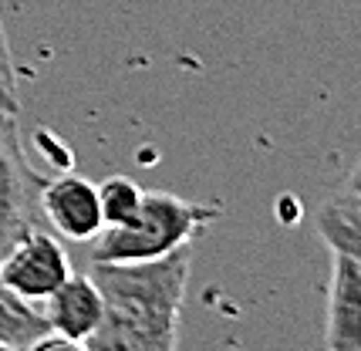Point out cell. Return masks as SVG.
<instances>
[{
	"instance_id": "6da1fadb",
	"label": "cell",
	"mask_w": 361,
	"mask_h": 351,
	"mask_svg": "<svg viewBox=\"0 0 361 351\" xmlns=\"http://www.w3.org/2000/svg\"><path fill=\"white\" fill-rule=\"evenodd\" d=\"M189 260L192 247L145 264H92L105 314L88 351H176Z\"/></svg>"
},
{
	"instance_id": "7a4b0ae2",
	"label": "cell",
	"mask_w": 361,
	"mask_h": 351,
	"mask_svg": "<svg viewBox=\"0 0 361 351\" xmlns=\"http://www.w3.org/2000/svg\"><path fill=\"white\" fill-rule=\"evenodd\" d=\"M220 216L216 203H192L176 192H145L132 220L105 226L92 240V264H145L192 247L196 233Z\"/></svg>"
},
{
	"instance_id": "3957f363",
	"label": "cell",
	"mask_w": 361,
	"mask_h": 351,
	"mask_svg": "<svg viewBox=\"0 0 361 351\" xmlns=\"http://www.w3.org/2000/svg\"><path fill=\"white\" fill-rule=\"evenodd\" d=\"M41 183L44 179L31 169L20 149L14 115L0 112V257L31 230L44 226L41 207H37Z\"/></svg>"
},
{
	"instance_id": "277c9868",
	"label": "cell",
	"mask_w": 361,
	"mask_h": 351,
	"mask_svg": "<svg viewBox=\"0 0 361 351\" xmlns=\"http://www.w3.org/2000/svg\"><path fill=\"white\" fill-rule=\"evenodd\" d=\"M71 277V260L58 233L47 226L31 230L0 257V284L24 304H41Z\"/></svg>"
},
{
	"instance_id": "5b68a950",
	"label": "cell",
	"mask_w": 361,
	"mask_h": 351,
	"mask_svg": "<svg viewBox=\"0 0 361 351\" xmlns=\"http://www.w3.org/2000/svg\"><path fill=\"white\" fill-rule=\"evenodd\" d=\"M37 207H41L44 226L61 240L88 243L105 230L102 203H98V183L78 173L44 179L41 192H37Z\"/></svg>"
},
{
	"instance_id": "8992f818",
	"label": "cell",
	"mask_w": 361,
	"mask_h": 351,
	"mask_svg": "<svg viewBox=\"0 0 361 351\" xmlns=\"http://www.w3.org/2000/svg\"><path fill=\"white\" fill-rule=\"evenodd\" d=\"M44 304V318L51 324V331L75 338V341H88L98 331L102 314H105V297H102L92 273H71Z\"/></svg>"
},
{
	"instance_id": "52a82bcc",
	"label": "cell",
	"mask_w": 361,
	"mask_h": 351,
	"mask_svg": "<svg viewBox=\"0 0 361 351\" xmlns=\"http://www.w3.org/2000/svg\"><path fill=\"white\" fill-rule=\"evenodd\" d=\"M324 345L328 351L361 348V267L338 254H334V273H331Z\"/></svg>"
},
{
	"instance_id": "ba28073f",
	"label": "cell",
	"mask_w": 361,
	"mask_h": 351,
	"mask_svg": "<svg viewBox=\"0 0 361 351\" xmlns=\"http://www.w3.org/2000/svg\"><path fill=\"white\" fill-rule=\"evenodd\" d=\"M317 233L324 237L331 254L348 257L361 267V203L355 192H341L317 209Z\"/></svg>"
},
{
	"instance_id": "9c48e42d",
	"label": "cell",
	"mask_w": 361,
	"mask_h": 351,
	"mask_svg": "<svg viewBox=\"0 0 361 351\" xmlns=\"http://www.w3.org/2000/svg\"><path fill=\"white\" fill-rule=\"evenodd\" d=\"M51 331L44 314H37L31 304L17 301L14 294H0V345L14 351H27Z\"/></svg>"
},
{
	"instance_id": "30bf717a",
	"label": "cell",
	"mask_w": 361,
	"mask_h": 351,
	"mask_svg": "<svg viewBox=\"0 0 361 351\" xmlns=\"http://www.w3.org/2000/svg\"><path fill=\"white\" fill-rule=\"evenodd\" d=\"M142 196H145V190L135 179H128V176H111L105 183H98V203H102L105 226H118L126 220H132V213L139 209Z\"/></svg>"
},
{
	"instance_id": "8fae6325",
	"label": "cell",
	"mask_w": 361,
	"mask_h": 351,
	"mask_svg": "<svg viewBox=\"0 0 361 351\" xmlns=\"http://www.w3.org/2000/svg\"><path fill=\"white\" fill-rule=\"evenodd\" d=\"M0 112H4V115H17V112H20V95H17V68H14V54H11L7 31H4V20H0Z\"/></svg>"
},
{
	"instance_id": "7c38bea8",
	"label": "cell",
	"mask_w": 361,
	"mask_h": 351,
	"mask_svg": "<svg viewBox=\"0 0 361 351\" xmlns=\"http://www.w3.org/2000/svg\"><path fill=\"white\" fill-rule=\"evenodd\" d=\"M27 351H88V345H85V341H75V338H64V335L47 331V335L37 338Z\"/></svg>"
},
{
	"instance_id": "4fadbf2b",
	"label": "cell",
	"mask_w": 361,
	"mask_h": 351,
	"mask_svg": "<svg viewBox=\"0 0 361 351\" xmlns=\"http://www.w3.org/2000/svg\"><path fill=\"white\" fill-rule=\"evenodd\" d=\"M348 190L361 192V162H358V169H355V176H351V183H348Z\"/></svg>"
},
{
	"instance_id": "5bb4252c",
	"label": "cell",
	"mask_w": 361,
	"mask_h": 351,
	"mask_svg": "<svg viewBox=\"0 0 361 351\" xmlns=\"http://www.w3.org/2000/svg\"><path fill=\"white\" fill-rule=\"evenodd\" d=\"M348 192H355V190H348ZM355 196H358V203H361V192H355Z\"/></svg>"
},
{
	"instance_id": "9a60e30c",
	"label": "cell",
	"mask_w": 361,
	"mask_h": 351,
	"mask_svg": "<svg viewBox=\"0 0 361 351\" xmlns=\"http://www.w3.org/2000/svg\"><path fill=\"white\" fill-rule=\"evenodd\" d=\"M0 294H7V290H4V284H0Z\"/></svg>"
},
{
	"instance_id": "2e32d148",
	"label": "cell",
	"mask_w": 361,
	"mask_h": 351,
	"mask_svg": "<svg viewBox=\"0 0 361 351\" xmlns=\"http://www.w3.org/2000/svg\"><path fill=\"white\" fill-rule=\"evenodd\" d=\"M355 351H361V348H355Z\"/></svg>"
}]
</instances>
